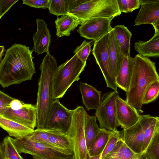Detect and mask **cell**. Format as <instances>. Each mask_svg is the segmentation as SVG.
Here are the masks:
<instances>
[{"label": "cell", "mask_w": 159, "mask_h": 159, "mask_svg": "<svg viewBox=\"0 0 159 159\" xmlns=\"http://www.w3.org/2000/svg\"><path fill=\"white\" fill-rule=\"evenodd\" d=\"M118 6L120 11L127 13H128L127 7V0H117Z\"/></svg>", "instance_id": "40"}, {"label": "cell", "mask_w": 159, "mask_h": 159, "mask_svg": "<svg viewBox=\"0 0 159 159\" xmlns=\"http://www.w3.org/2000/svg\"><path fill=\"white\" fill-rule=\"evenodd\" d=\"M101 154H100L96 156H89L88 159H101Z\"/></svg>", "instance_id": "44"}, {"label": "cell", "mask_w": 159, "mask_h": 159, "mask_svg": "<svg viewBox=\"0 0 159 159\" xmlns=\"http://www.w3.org/2000/svg\"><path fill=\"white\" fill-rule=\"evenodd\" d=\"M116 105L117 122L123 129L132 126L139 120L140 114L119 96L116 99Z\"/></svg>", "instance_id": "15"}, {"label": "cell", "mask_w": 159, "mask_h": 159, "mask_svg": "<svg viewBox=\"0 0 159 159\" xmlns=\"http://www.w3.org/2000/svg\"><path fill=\"white\" fill-rule=\"evenodd\" d=\"M112 131L100 128L88 151L89 157L96 156L102 153Z\"/></svg>", "instance_id": "27"}, {"label": "cell", "mask_w": 159, "mask_h": 159, "mask_svg": "<svg viewBox=\"0 0 159 159\" xmlns=\"http://www.w3.org/2000/svg\"><path fill=\"white\" fill-rule=\"evenodd\" d=\"M0 159H5V157L2 152L1 147V143H0Z\"/></svg>", "instance_id": "45"}, {"label": "cell", "mask_w": 159, "mask_h": 159, "mask_svg": "<svg viewBox=\"0 0 159 159\" xmlns=\"http://www.w3.org/2000/svg\"><path fill=\"white\" fill-rule=\"evenodd\" d=\"M103 159H118L114 157L107 155ZM139 159H149L145 154L144 153L143 156L141 158Z\"/></svg>", "instance_id": "42"}, {"label": "cell", "mask_w": 159, "mask_h": 159, "mask_svg": "<svg viewBox=\"0 0 159 159\" xmlns=\"http://www.w3.org/2000/svg\"><path fill=\"white\" fill-rule=\"evenodd\" d=\"M154 117L149 114L140 115L136 123L127 129H123L121 133V139L136 154L143 153L144 130L146 125Z\"/></svg>", "instance_id": "11"}, {"label": "cell", "mask_w": 159, "mask_h": 159, "mask_svg": "<svg viewBox=\"0 0 159 159\" xmlns=\"http://www.w3.org/2000/svg\"><path fill=\"white\" fill-rule=\"evenodd\" d=\"M36 21L37 29L32 37L34 45L31 50L39 55L49 52L51 35L47 24L43 20L37 18Z\"/></svg>", "instance_id": "16"}, {"label": "cell", "mask_w": 159, "mask_h": 159, "mask_svg": "<svg viewBox=\"0 0 159 159\" xmlns=\"http://www.w3.org/2000/svg\"><path fill=\"white\" fill-rule=\"evenodd\" d=\"M145 153L149 159H159V131L156 133Z\"/></svg>", "instance_id": "35"}, {"label": "cell", "mask_w": 159, "mask_h": 159, "mask_svg": "<svg viewBox=\"0 0 159 159\" xmlns=\"http://www.w3.org/2000/svg\"><path fill=\"white\" fill-rule=\"evenodd\" d=\"M134 64L129 85L126 94V101L139 114L143 113V100L149 86L159 80L155 63L148 57L139 54L134 57Z\"/></svg>", "instance_id": "2"}, {"label": "cell", "mask_w": 159, "mask_h": 159, "mask_svg": "<svg viewBox=\"0 0 159 159\" xmlns=\"http://www.w3.org/2000/svg\"><path fill=\"white\" fill-rule=\"evenodd\" d=\"M108 44L111 68L116 78L124 56L116 40L112 30L109 33Z\"/></svg>", "instance_id": "20"}, {"label": "cell", "mask_w": 159, "mask_h": 159, "mask_svg": "<svg viewBox=\"0 0 159 159\" xmlns=\"http://www.w3.org/2000/svg\"><path fill=\"white\" fill-rule=\"evenodd\" d=\"M56 35L60 38L63 36H68L79 25H81L80 20L70 14L58 17L55 20Z\"/></svg>", "instance_id": "22"}, {"label": "cell", "mask_w": 159, "mask_h": 159, "mask_svg": "<svg viewBox=\"0 0 159 159\" xmlns=\"http://www.w3.org/2000/svg\"><path fill=\"white\" fill-rule=\"evenodd\" d=\"M29 47L15 43L6 52L0 63V84L3 88L31 80L36 73Z\"/></svg>", "instance_id": "1"}, {"label": "cell", "mask_w": 159, "mask_h": 159, "mask_svg": "<svg viewBox=\"0 0 159 159\" xmlns=\"http://www.w3.org/2000/svg\"><path fill=\"white\" fill-rule=\"evenodd\" d=\"M33 159H45L43 158L39 157H34V156H33Z\"/></svg>", "instance_id": "46"}, {"label": "cell", "mask_w": 159, "mask_h": 159, "mask_svg": "<svg viewBox=\"0 0 159 159\" xmlns=\"http://www.w3.org/2000/svg\"><path fill=\"white\" fill-rule=\"evenodd\" d=\"M57 67L55 58L49 52H47L39 68L40 75L36 104V129H44L52 104L56 100L53 97V83Z\"/></svg>", "instance_id": "3"}, {"label": "cell", "mask_w": 159, "mask_h": 159, "mask_svg": "<svg viewBox=\"0 0 159 159\" xmlns=\"http://www.w3.org/2000/svg\"><path fill=\"white\" fill-rule=\"evenodd\" d=\"M5 159H6V158H5Z\"/></svg>", "instance_id": "48"}, {"label": "cell", "mask_w": 159, "mask_h": 159, "mask_svg": "<svg viewBox=\"0 0 159 159\" xmlns=\"http://www.w3.org/2000/svg\"><path fill=\"white\" fill-rule=\"evenodd\" d=\"M13 143L19 153H27L45 159H75L73 150L61 149L36 142L26 135L13 139Z\"/></svg>", "instance_id": "6"}, {"label": "cell", "mask_w": 159, "mask_h": 159, "mask_svg": "<svg viewBox=\"0 0 159 159\" xmlns=\"http://www.w3.org/2000/svg\"><path fill=\"white\" fill-rule=\"evenodd\" d=\"M144 153L139 154L134 153L125 144L121 137L107 155L118 159H139L143 156Z\"/></svg>", "instance_id": "25"}, {"label": "cell", "mask_w": 159, "mask_h": 159, "mask_svg": "<svg viewBox=\"0 0 159 159\" xmlns=\"http://www.w3.org/2000/svg\"><path fill=\"white\" fill-rule=\"evenodd\" d=\"M23 4L30 7L45 9L49 7V0H23Z\"/></svg>", "instance_id": "37"}, {"label": "cell", "mask_w": 159, "mask_h": 159, "mask_svg": "<svg viewBox=\"0 0 159 159\" xmlns=\"http://www.w3.org/2000/svg\"><path fill=\"white\" fill-rule=\"evenodd\" d=\"M91 45L90 42L84 41L81 45L77 47L74 52L83 62L86 63L87 59L91 51Z\"/></svg>", "instance_id": "34"}, {"label": "cell", "mask_w": 159, "mask_h": 159, "mask_svg": "<svg viewBox=\"0 0 159 159\" xmlns=\"http://www.w3.org/2000/svg\"><path fill=\"white\" fill-rule=\"evenodd\" d=\"M159 131V117L154 116V118L146 125L144 131V143L143 153L147 150L156 134Z\"/></svg>", "instance_id": "29"}, {"label": "cell", "mask_w": 159, "mask_h": 159, "mask_svg": "<svg viewBox=\"0 0 159 159\" xmlns=\"http://www.w3.org/2000/svg\"><path fill=\"white\" fill-rule=\"evenodd\" d=\"M95 116L86 114L84 124V133L88 151L100 129Z\"/></svg>", "instance_id": "28"}, {"label": "cell", "mask_w": 159, "mask_h": 159, "mask_svg": "<svg viewBox=\"0 0 159 159\" xmlns=\"http://www.w3.org/2000/svg\"><path fill=\"white\" fill-rule=\"evenodd\" d=\"M109 33L95 41L92 53L103 75L107 86L117 91V86L111 65L108 48Z\"/></svg>", "instance_id": "9"}, {"label": "cell", "mask_w": 159, "mask_h": 159, "mask_svg": "<svg viewBox=\"0 0 159 159\" xmlns=\"http://www.w3.org/2000/svg\"><path fill=\"white\" fill-rule=\"evenodd\" d=\"M118 96V92L114 90L104 93L101 96L95 113L100 128L111 131L117 130L119 126L116 118V101Z\"/></svg>", "instance_id": "8"}, {"label": "cell", "mask_w": 159, "mask_h": 159, "mask_svg": "<svg viewBox=\"0 0 159 159\" xmlns=\"http://www.w3.org/2000/svg\"><path fill=\"white\" fill-rule=\"evenodd\" d=\"M86 63L82 62L75 54L58 66L53 79L55 99L62 98L72 84L80 80V75L84 71Z\"/></svg>", "instance_id": "5"}, {"label": "cell", "mask_w": 159, "mask_h": 159, "mask_svg": "<svg viewBox=\"0 0 159 159\" xmlns=\"http://www.w3.org/2000/svg\"><path fill=\"white\" fill-rule=\"evenodd\" d=\"M159 94V80L153 82L148 88L144 95L143 105L155 101Z\"/></svg>", "instance_id": "31"}, {"label": "cell", "mask_w": 159, "mask_h": 159, "mask_svg": "<svg viewBox=\"0 0 159 159\" xmlns=\"http://www.w3.org/2000/svg\"><path fill=\"white\" fill-rule=\"evenodd\" d=\"M155 31L154 35L149 40L146 42L139 40L135 43V50L140 55L146 57H159V30Z\"/></svg>", "instance_id": "19"}, {"label": "cell", "mask_w": 159, "mask_h": 159, "mask_svg": "<svg viewBox=\"0 0 159 159\" xmlns=\"http://www.w3.org/2000/svg\"><path fill=\"white\" fill-rule=\"evenodd\" d=\"M112 30L116 40L124 56H130V41L132 34L124 25H118Z\"/></svg>", "instance_id": "23"}, {"label": "cell", "mask_w": 159, "mask_h": 159, "mask_svg": "<svg viewBox=\"0 0 159 159\" xmlns=\"http://www.w3.org/2000/svg\"><path fill=\"white\" fill-rule=\"evenodd\" d=\"M1 18V17L0 16V19Z\"/></svg>", "instance_id": "47"}, {"label": "cell", "mask_w": 159, "mask_h": 159, "mask_svg": "<svg viewBox=\"0 0 159 159\" xmlns=\"http://www.w3.org/2000/svg\"><path fill=\"white\" fill-rule=\"evenodd\" d=\"M79 0H49L50 13L57 16L69 14L78 4Z\"/></svg>", "instance_id": "26"}, {"label": "cell", "mask_w": 159, "mask_h": 159, "mask_svg": "<svg viewBox=\"0 0 159 159\" xmlns=\"http://www.w3.org/2000/svg\"><path fill=\"white\" fill-rule=\"evenodd\" d=\"M134 64V58L130 56H125L116 77L118 87L126 92L128 88Z\"/></svg>", "instance_id": "17"}, {"label": "cell", "mask_w": 159, "mask_h": 159, "mask_svg": "<svg viewBox=\"0 0 159 159\" xmlns=\"http://www.w3.org/2000/svg\"><path fill=\"white\" fill-rule=\"evenodd\" d=\"M73 110L67 109L59 99L52 107L44 129L58 131L68 135L71 127Z\"/></svg>", "instance_id": "10"}, {"label": "cell", "mask_w": 159, "mask_h": 159, "mask_svg": "<svg viewBox=\"0 0 159 159\" xmlns=\"http://www.w3.org/2000/svg\"><path fill=\"white\" fill-rule=\"evenodd\" d=\"M5 51L4 46H0V61H1L2 60V57L4 55Z\"/></svg>", "instance_id": "43"}, {"label": "cell", "mask_w": 159, "mask_h": 159, "mask_svg": "<svg viewBox=\"0 0 159 159\" xmlns=\"http://www.w3.org/2000/svg\"><path fill=\"white\" fill-rule=\"evenodd\" d=\"M79 88L83 104L88 111L96 110L98 107L101 99V92L92 86L80 82Z\"/></svg>", "instance_id": "18"}, {"label": "cell", "mask_w": 159, "mask_h": 159, "mask_svg": "<svg viewBox=\"0 0 159 159\" xmlns=\"http://www.w3.org/2000/svg\"><path fill=\"white\" fill-rule=\"evenodd\" d=\"M69 14L78 18L81 25L92 18L115 17L121 12L117 0H80Z\"/></svg>", "instance_id": "4"}, {"label": "cell", "mask_w": 159, "mask_h": 159, "mask_svg": "<svg viewBox=\"0 0 159 159\" xmlns=\"http://www.w3.org/2000/svg\"><path fill=\"white\" fill-rule=\"evenodd\" d=\"M127 4L129 12L138 9L140 5L139 0H127Z\"/></svg>", "instance_id": "39"}, {"label": "cell", "mask_w": 159, "mask_h": 159, "mask_svg": "<svg viewBox=\"0 0 159 159\" xmlns=\"http://www.w3.org/2000/svg\"><path fill=\"white\" fill-rule=\"evenodd\" d=\"M12 138L5 137L1 143V149L4 157L7 159H23L16 150Z\"/></svg>", "instance_id": "30"}, {"label": "cell", "mask_w": 159, "mask_h": 159, "mask_svg": "<svg viewBox=\"0 0 159 159\" xmlns=\"http://www.w3.org/2000/svg\"><path fill=\"white\" fill-rule=\"evenodd\" d=\"M23 101L14 99L10 103V108L13 110H17L21 108L24 104Z\"/></svg>", "instance_id": "41"}, {"label": "cell", "mask_w": 159, "mask_h": 159, "mask_svg": "<svg viewBox=\"0 0 159 159\" xmlns=\"http://www.w3.org/2000/svg\"><path fill=\"white\" fill-rule=\"evenodd\" d=\"M114 17H96L90 19L82 24L77 31L82 37L95 41L113 29L111 24Z\"/></svg>", "instance_id": "12"}, {"label": "cell", "mask_w": 159, "mask_h": 159, "mask_svg": "<svg viewBox=\"0 0 159 159\" xmlns=\"http://www.w3.org/2000/svg\"><path fill=\"white\" fill-rule=\"evenodd\" d=\"M2 116L34 129L36 125V106L24 103L22 107L18 110H13L9 108Z\"/></svg>", "instance_id": "14"}, {"label": "cell", "mask_w": 159, "mask_h": 159, "mask_svg": "<svg viewBox=\"0 0 159 159\" xmlns=\"http://www.w3.org/2000/svg\"><path fill=\"white\" fill-rule=\"evenodd\" d=\"M121 137V133L118 130L112 131L106 145L101 153V159H103L112 150L117 141Z\"/></svg>", "instance_id": "33"}, {"label": "cell", "mask_w": 159, "mask_h": 159, "mask_svg": "<svg viewBox=\"0 0 159 159\" xmlns=\"http://www.w3.org/2000/svg\"><path fill=\"white\" fill-rule=\"evenodd\" d=\"M87 113L82 106H78L73 110L72 123L68 136L73 142L75 159L88 158L84 133V124Z\"/></svg>", "instance_id": "7"}, {"label": "cell", "mask_w": 159, "mask_h": 159, "mask_svg": "<svg viewBox=\"0 0 159 159\" xmlns=\"http://www.w3.org/2000/svg\"><path fill=\"white\" fill-rule=\"evenodd\" d=\"M0 127L11 136L19 138L33 132L34 130L0 115Z\"/></svg>", "instance_id": "21"}, {"label": "cell", "mask_w": 159, "mask_h": 159, "mask_svg": "<svg viewBox=\"0 0 159 159\" xmlns=\"http://www.w3.org/2000/svg\"><path fill=\"white\" fill-rule=\"evenodd\" d=\"M15 98L0 90V115L2 116L10 107V103Z\"/></svg>", "instance_id": "36"}, {"label": "cell", "mask_w": 159, "mask_h": 159, "mask_svg": "<svg viewBox=\"0 0 159 159\" xmlns=\"http://www.w3.org/2000/svg\"><path fill=\"white\" fill-rule=\"evenodd\" d=\"M48 130L49 132L48 141L50 145L61 149L74 151L73 142L69 136L58 131Z\"/></svg>", "instance_id": "24"}, {"label": "cell", "mask_w": 159, "mask_h": 159, "mask_svg": "<svg viewBox=\"0 0 159 159\" xmlns=\"http://www.w3.org/2000/svg\"><path fill=\"white\" fill-rule=\"evenodd\" d=\"M139 2L141 6L134 25L151 24L155 30H159V0H139Z\"/></svg>", "instance_id": "13"}, {"label": "cell", "mask_w": 159, "mask_h": 159, "mask_svg": "<svg viewBox=\"0 0 159 159\" xmlns=\"http://www.w3.org/2000/svg\"><path fill=\"white\" fill-rule=\"evenodd\" d=\"M49 135L48 130L36 129L33 132L27 135L26 136L33 141L51 145L48 141Z\"/></svg>", "instance_id": "32"}, {"label": "cell", "mask_w": 159, "mask_h": 159, "mask_svg": "<svg viewBox=\"0 0 159 159\" xmlns=\"http://www.w3.org/2000/svg\"><path fill=\"white\" fill-rule=\"evenodd\" d=\"M18 0H0V16L1 18Z\"/></svg>", "instance_id": "38"}]
</instances>
